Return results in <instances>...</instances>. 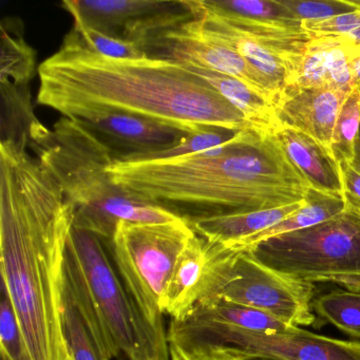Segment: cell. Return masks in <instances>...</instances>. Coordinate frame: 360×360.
I'll use <instances>...</instances> for the list:
<instances>
[{
  "label": "cell",
  "mask_w": 360,
  "mask_h": 360,
  "mask_svg": "<svg viewBox=\"0 0 360 360\" xmlns=\"http://www.w3.org/2000/svg\"><path fill=\"white\" fill-rule=\"evenodd\" d=\"M27 143L0 142V273L30 360H71L65 255L75 207Z\"/></svg>",
  "instance_id": "6da1fadb"
},
{
  "label": "cell",
  "mask_w": 360,
  "mask_h": 360,
  "mask_svg": "<svg viewBox=\"0 0 360 360\" xmlns=\"http://www.w3.org/2000/svg\"><path fill=\"white\" fill-rule=\"evenodd\" d=\"M37 72V105L63 117L84 119L117 112L161 122L188 134L206 128L256 131L231 103L183 65L149 56L106 58L90 50L75 29Z\"/></svg>",
  "instance_id": "7a4b0ae2"
},
{
  "label": "cell",
  "mask_w": 360,
  "mask_h": 360,
  "mask_svg": "<svg viewBox=\"0 0 360 360\" xmlns=\"http://www.w3.org/2000/svg\"><path fill=\"white\" fill-rule=\"evenodd\" d=\"M108 172L117 186L167 210H266L302 201L313 191L273 134L252 130L218 148L168 159L117 161Z\"/></svg>",
  "instance_id": "3957f363"
},
{
  "label": "cell",
  "mask_w": 360,
  "mask_h": 360,
  "mask_svg": "<svg viewBox=\"0 0 360 360\" xmlns=\"http://www.w3.org/2000/svg\"><path fill=\"white\" fill-rule=\"evenodd\" d=\"M31 149L75 207L73 227L110 241L117 223H174L184 217L141 199L111 180L115 153L84 123L63 117L53 129L39 123L30 136Z\"/></svg>",
  "instance_id": "277c9868"
},
{
  "label": "cell",
  "mask_w": 360,
  "mask_h": 360,
  "mask_svg": "<svg viewBox=\"0 0 360 360\" xmlns=\"http://www.w3.org/2000/svg\"><path fill=\"white\" fill-rule=\"evenodd\" d=\"M65 292L107 360L121 355L170 360L167 335L147 323L115 274L102 239L73 226L65 255Z\"/></svg>",
  "instance_id": "5b68a950"
},
{
  "label": "cell",
  "mask_w": 360,
  "mask_h": 360,
  "mask_svg": "<svg viewBox=\"0 0 360 360\" xmlns=\"http://www.w3.org/2000/svg\"><path fill=\"white\" fill-rule=\"evenodd\" d=\"M246 252L265 266L295 279L333 282L360 290V217L352 212L271 238Z\"/></svg>",
  "instance_id": "8992f818"
},
{
  "label": "cell",
  "mask_w": 360,
  "mask_h": 360,
  "mask_svg": "<svg viewBox=\"0 0 360 360\" xmlns=\"http://www.w3.org/2000/svg\"><path fill=\"white\" fill-rule=\"evenodd\" d=\"M195 235L186 219L174 223L121 221L107 242L128 294L147 323L160 334L163 298L179 257Z\"/></svg>",
  "instance_id": "52a82bcc"
},
{
  "label": "cell",
  "mask_w": 360,
  "mask_h": 360,
  "mask_svg": "<svg viewBox=\"0 0 360 360\" xmlns=\"http://www.w3.org/2000/svg\"><path fill=\"white\" fill-rule=\"evenodd\" d=\"M167 340L184 349L195 345L223 347L243 360H360L359 341L330 338L299 326L269 335L186 317L172 320Z\"/></svg>",
  "instance_id": "ba28073f"
},
{
  "label": "cell",
  "mask_w": 360,
  "mask_h": 360,
  "mask_svg": "<svg viewBox=\"0 0 360 360\" xmlns=\"http://www.w3.org/2000/svg\"><path fill=\"white\" fill-rule=\"evenodd\" d=\"M184 3L207 37L235 50L260 75L277 106L294 85L311 37L302 29L225 20L201 9L195 0Z\"/></svg>",
  "instance_id": "9c48e42d"
},
{
  "label": "cell",
  "mask_w": 360,
  "mask_h": 360,
  "mask_svg": "<svg viewBox=\"0 0 360 360\" xmlns=\"http://www.w3.org/2000/svg\"><path fill=\"white\" fill-rule=\"evenodd\" d=\"M315 290V284L274 271L242 250L217 298L260 309L288 326H311Z\"/></svg>",
  "instance_id": "30bf717a"
},
{
  "label": "cell",
  "mask_w": 360,
  "mask_h": 360,
  "mask_svg": "<svg viewBox=\"0 0 360 360\" xmlns=\"http://www.w3.org/2000/svg\"><path fill=\"white\" fill-rule=\"evenodd\" d=\"M136 44L149 58L172 60L188 69L212 71L239 79L276 107L260 75L235 50L207 37L193 15L148 33Z\"/></svg>",
  "instance_id": "8fae6325"
},
{
  "label": "cell",
  "mask_w": 360,
  "mask_h": 360,
  "mask_svg": "<svg viewBox=\"0 0 360 360\" xmlns=\"http://www.w3.org/2000/svg\"><path fill=\"white\" fill-rule=\"evenodd\" d=\"M241 252L195 233L174 267L164 295V314L172 321H182L195 307L216 299Z\"/></svg>",
  "instance_id": "7c38bea8"
},
{
  "label": "cell",
  "mask_w": 360,
  "mask_h": 360,
  "mask_svg": "<svg viewBox=\"0 0 360 360\" xmlns=\"http://www.w3.org/2000/svg\"><path fill=\"white\" fill-rule=\"evenodd\" d=\"M79 120L115 153L117 161H146L191 134L161 122L126 113H96Z\"/></svg>",
  "instance_id": "4fadbf2b"
},
{
  "label": "cell",
  "mask_w": 360,
  "mask_h": 360,
  "mask_svg": "<svg viewBox=\"0 0 360 360\" xmlns=\"http://www.w3.org/2000/svg\"><path fill=\"white\" fill-rule=\"evenodd\" d=\"M349 94L332 88L288 90L276 106L278 123L309 136L337 167L334 134L339 112Z\"/></svg>",
  "instance_id": "5bb4252c"
},
{
  "label": "cell",
  "mask_w": 360,
  "mask_h": 360,
  "mask_svg": "<svg viewBox=\"0 0 360 360\" xmlns=\"http://www.w3.org/2000/svg\"><path fill=\"white\" fill-rule=\"evenodd\" d=\"M307 202L309 198L279 207L201 214L186 220L199 237L236 248L248 238L274 226L304 207Z\"/></svg>",
  "instance_id": "9a60e30c"
},
{
  "label": "cell",
  "mask_w": 360,
  "mask_h": 360,
  "mask_svg": "<svg viewBox=\"0 0 360 360\" xmlns=\"http://www.w3.org/2000/svg\"><path fill=\"white\" fill-rule=\"evenodd\" d=\"M313 88L351 91V46L333 37H311L290 89Z\"/></svg>",
  "instance_id": "2e32d148"
},
{
  "label": "cell",
  "mask_w": 360,
  "mask_h": 360,
  "mask_svg": "<svg viewBox=\"0 0 360 360\" xmlns=\"http://www.w3.org/2000/svg\"><path fill=\"white\" fill-rule=\"evenodd\" d=\"M176 3L158 0H66L62 5L75 22L105 34L123 37L126 27L134 20L165 11Z\"/></svg>",
  "instance_id": "e0dca14e"
},
{
  "label": "cell",
  "mask_w": 360,
  "mask_h": 360,
  "mask_svg": "<svg viewBox=\"0 0 360 360\" xmlns=\"http://www.w3.org/2000/svg\"><path fill=\"white\" fill-rule=\"evenodd\" d=\"M271 134L313 191L343 200L338 168L311 139L280 124Z\"/></svg>",
  "instance_id": "ac0fdd59"
},
{
  "label": "cell",
  "mask_w": 360,
  "mask_h": 360,
  "mask_svg": "<svg viewBox=\"0 0 360 360\" xmlns=\"http://www.w3.org/2000/svg\"><path fill=\"white\" fill-rule=\"evenodd\" d=\"M207 82L227 102L243 115L258 134H271L279 125L275 105L264 96L250 89L239 79L212 71L189 69Z\"/></svg>",
  "instance_id": "d6986e66"
},
{
  "label": "cell",
  "mask_w": 360,
  "mask_h": 360,
  "mask_svg": "<svg viewBox=\"0 0 360 360\" xmlns=\"http://www.w3.org/2000/svg\"><path fill=\"white\" fill-rule=\"evenodd\" d=\"M187 317L269 335L288 333L297 328L288 326L260 309L220 298L201 303Z\"/></svg>",
  "instance_id": "ffe728a7"
},
{
  "label": "cell",
  "mask_w": 360,
  "mask_h": 360,
  "mask_svg": "<svg viewBox=\"0 0 360 360\" xmlns=\"http://www.w3.org/2000/svg\"><path fill=\"white\" fill-rule=\"evenodd\" d=\"M345 212V201L340 198L330 197V195L311 191L309 195V202L304 207L286 217L274 226L248 238L238 245L236 250H248V248L271 238L309 229L314 225L339 216Z\"/></svg>",
  "instance_id": "44dd1931"
},
{
  "label": "cell",
  "mask_w": 360,
  "mask_h": 360,
  "mask_svg": "<svg viewBox=\"0 0 360 360\" xmlns=\"http://www.w3.org/2000/svg\"><path fill=\"white\" fill-rule=\"evenodd\" d=\"M201 9L225 20L301 29V22L279 0H195Z\"/></svg>",
  "instance_id": "7402d4cb"
},
{
  "label": "cell",
  "mask_w": 360,
  "mask_h": 360,
  "mask_svg": "<svg viewBox=\"0 0 360 360\" xmlns=\"http://www.w3.org/2000/svg\"><path fill=\"white\" fill-rule=\"evenodd\" d=\"M18 20L5 18L1 30V64L0 81H10L15 85H29L37 70V53L27 43Z\"/></svg>",
  "instance_id": "603a6c76"
},
{
  "label": "cell",
  "mask_w": 360,
  "mask_h": 360,
  "mask_svg": "<svg viewBox=\"0 0 360 360\" xmlns=\"http://www.w3.org/2000/svg\"><path fill=\"white\" fill-rule=\"evenodd\" d=\"M1 92V141L26 142L30 145L33 128L41 122L33 110L29 85L0 81Z\"/></svg>",
  "instance_id": "cb8c5ba5"
},
{
  "label": "cell",
  "mask_w": 360,
  "mask_h": 360,
  "mask_svg": "<svg viewBox=\"0 0 360 360\" xmlns=\"http://www.w3.org/2000/svg\"><path fill=\"white\" fill-rule=\"evenodd\" d=\"M313 309L324 322L360 339V290H330L314 299Z\"/></svg>",
  "instance_id": "d4e9b609"
},
{
  "label": "cell",
  "mask_w": 360,
  "mask_h": 360,
  "mask_svg": "<svg viewBox=\"0 0 360 360\" xmlns=\"http://www.w3.org/2000/svg\"><path fill=\"white\" fill-rule=\"evenodd\" d=\"M359 134L360 86H353L341 107L334 134L333 148L340 179L341 166L349 165L356 161Z\"/></svg>",
  "instance_id": "484cf974"
},
{
  "label": "cell",
  "mask_w": 360,
  "mask_h": 360,
  "mask_svg": "<svg viewBox=\"0 0 360 360\" xmlns=\"http://www.w3.org/2000/svg\"><path fill=\"white\" fill-rule=\"evenodd\" d=\"M64 323L72 360H107L92 340L72 299L65 292Z\"/></svg>",
  "instance_id": "4316f807"
},
{
  "label": "cell",
  "mask_w": 360,
  "mask_h": 360,
  "mask_svg": "<svg viewBox=\"0 0 360 360\" xmlns=\"http://www.w3.org/2000/svg\"><path fill=\"white\" fill-rule=\"evenodd\" d=\"M0 354L1 360H30L22 328L7 290L1 286Z\"/></svg>",
  "instance_id": "83f0119b"
},
{
  "label": "cell",
  "mask_w": 360,
  "mask_h": 360,
  "mask_svg": "<svg viewBox=\"0 0 360 360\" xmlns=\"http://www.w3.org/2000/svg\"><path fill=\"white\" fill-rule=\"evenodd\" d=\"M298 22H319L360 9V0H279Z\"/></svg>",
  "instance_id": "f1b7e54d"
},
{
  "label": "cell",
  "mask_w": 360,
  "mask_h": 360,
  "mask_svg": "<svg viewBox=\"0 0 360 360\" xmlns=\"http://www.w3.org/2000/svg\"><path fill=\"white\" fill-rule=\"evenodd\" d=\"M72 29L79 33L82 41L90 50L106 58L128 60L146 56L136 43L123 37L105 34L79 22H75Z\"/></svg>",
  "instance_id": "f546056e"
},
{
  "label": "cell",
  "mask_w": 360,
  "mask_h": 360,
  "mask_svg": "<svg viewBox=\"0 0 360 360\" xmlns=\"http://www.w3.org/2000/svg\"><path fill=\"white\" fill-rule=\"evenodd\" d=\"M301 29L311 37H333L360 48V9L319 22H302Z\"/></svg>",
  "instance_id": "4dcf8cb0"
},
{
  "label": "cell",
  "mask_w": 360,
  "mask_h": 360,
  "mask_svg": "<svg viewBox=\"0 0 360 360\" xmlns=\"http://www.w3.org/2000/svg\"><path fill=\"white\" fill-rule=\"evenodd\" d=\"M341 187L345 212L360 217V162L341 166Z\"/></svg>",
  "instance_id": "1f68e13d"
},
{
  "label": "cell",
  "mask_w": 360,
  "mask_h": 360,
  "mask_svg": "<svg viewBox=\"0 0 360 360\" xmlns=\"http://www.w3.org/2000/svg\"><path fill=\"white\" fill-rule=\"evenodd\" d=\"M185 351L193 360H243L231 352L214 345H195Z\"/></svg>",
  "instance_id": "d6a6232c"
},
{
  "label": "cell",
  "mask_w": 360,
  "mask_h": 360,
  "mask_svg": "<svg viewBox=\"0 0 360 360\" xmlns=\"http://www.w3.org/2000/svg\"><path fill=\"white\" fill-rule=\"evenodd\" d=\"M351 72L353 86H360V48L351 47Z\"/></svg>",
  "instance_id": "836d02e7"
},
{
  "label": "cell",
  "mask_w": 360,
  "mask_h": 360,
  "mask_svg": "<svg viewBox=\"0 0 360 360\" xmlns=\"http://www.w3.org/2000/svg\"><path fill=\"white\" fill-rule=\"evenodd\" d=\"M170 360H193L185 349L176 343H169Z\"/></svg>",
  "instance_id": "e575fe53"
},
{
  "label": "cell",
  "mask_w": 360,
  "mask_h": 360,
  "mask_svg": "<svg viewBox=\"0 0 360 360\" xmlns=\"http://www.w3.org/2000/svg\"><path fill=\"white\" fill-rule=\"evenodd\" d=\"M356 160H358V161L360 162V134H359V140H358V143H357V158H356Z\"/></svg>",
  "instance_id": "d590c367"
},
{
  "label": "cell",
  "mask_w": 360,
  "mask_h": 360,
  "mask_svg": "<svg viewBox=\"0 0 360 360\" xmlns=\"http://www.w3.org/2000/svg\"><path fill=\"white\" fill-rule=\"evenodd\" d=\"M134 360H153V359H151V358L149 357V356L142 355V356H140V357H138V358H136V359H134Z\"/></svg>",
  "instance_id": "8d00e7d4"
},
{
  "label": "cell",
  "mask_w": 360,
  "mask_h": 360,
  "mask_svg": "<svg viewBox=\"0 0 360 360\" xmlns=\"http://www.w3.org/2000/svg\"><path fill=\"white\" fill-rule=\"evenodd\" d=\"M71 360H72V359H71Z\"/></svg>",
  "instance_id": "74e56055"
}]
</instances>
